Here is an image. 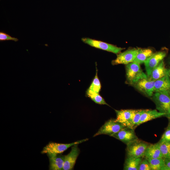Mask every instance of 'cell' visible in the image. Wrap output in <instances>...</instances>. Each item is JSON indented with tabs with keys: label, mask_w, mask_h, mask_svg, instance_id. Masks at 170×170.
Returning a JSON list of instances; mask_svg holds the SVG:
<instances>
[{
	"label": "cell",
	"mask_w": 170,
	"mask_h": 170,
	"mask_svg": "<svg viewBox=\"0 0 170 170\" xmlns=\"http://www.w3.org/2000/svg\"><path fill=\"white\" fill-rule=\"evenodd\" d=\"M152 96L157 110L165 114L166 116L168 115L170 109V93L155 92Z\"/></svg>",
	"instance_id": "cell-1"
},
{
	"label": "cell",
	"mask_w": 170,
	"mask_h": 170,
	"mask_svg": "<svg viewBox=\"0 0 170 170\" xmlns=\"http://www.w3.org/2000/svg\"><path fill=\"white\" fill-rule=\"evenodd\" d=\"M149 144L138 139L128 144L126 149L127 157L135 158L144 156L145 152Z\"/></svg>",
	"instance_id": "cell-2"
},
{
	"label": "cell",
	"mask_w": 170,
	"mask_h": 170,
	"mask_svg": "<svg viewBox=\"0 0 170 170\" xmlns=\"http://www.w3.org/2000/svg\"><path fill=\"white\" fill-rule=\"evenodd\" d=\"M88 139H86L69 144H61L50 142L43 148L41 151V153L60 154L74 145L79 144L87 141Z\"/></svg>",
	"instance_id": "cell-3"
},
{
	"label": "cell",
	"mask_w": 170,
	"mask_h": 170,
	"mask_svg": "<svg viewBox=\"0 0 170 170\" xmlns=\"http://www.w3.org/2000/svg\"><path fill=\"white\" fill-rule=\"evenodd\" d=\"M154 84L155 81L150 80L147 76L138 79L131 85L145 96L150 97L154 93Z\"/></svg>",
	"instance_id": "cell-4"
},
{
	"label": "cell",
	"mask_w": 170,
	"mask_h": 170,
	"mask_svg": "<svg viewBox=\"0 0 170 170\" xmlns=\"http://www.w3.org/2000/svg\"><path fill=\"white\" fill-rule=\"evenodd\" d=\"M126 71L127 80L131 84L138 79L147 76L143 71L140 64L135 62L126 65Z\"/></svg>",
	"instance_id": "cell-5"
},
{
	"label": "cell",
	"mask_w": 170,
	"mask_h": 170,
	"mask_svg": "<svg viewBox=\"0 0 170 170\" xmlns=\"http://www.w3.org/2000/svg\"><path fill=\"white\" fill-rule=\"evenodd\" d=\"M82 41L90 46L102 50L118 54L124 48L108 43L103 41L96 40L88 37L82 38Z\"/></svg>",
	"instance_id": "cell-6"
},
{
	"label": "cell",
	"mask_w": 170,
	"mask_h": 170,
	"mask_svg": "<svg viewBox=\"0 0 170 170\" xmlns=\"http://www.w3.org/2000/svg\"><path fill=\"white\" fill-rule=\"evenodd\" d=\"M125 127L116 121L115 119H111L106 122L93 137L101 134L107 135L112 136Z\"/></svg>",
	"instance_id": "cell-7"
},
{
	"label": "cell",
	"mask_w": 170,
	"mask_h": 170,
	"mask_svg": "<svg viewBox=\"0 0 170 170\" xmlns=\"http://www.w3.org/2000/svg\"><path fill=\"white\" fill-rule=\"evenodd\" d=\"M138 52V48L129 49L117 54L116 58L112 61L113 65L120 64L127 65L132 62L136 57Z\"/></svg>",
	"instance_id": "cell-8"
},
{
	"label": "cell",
	"mask_w": 170,
	"mask_h": 170,
	"mask_svg": "<svg viewBox=\"0 0 170 170\" xmlns=\"http://www.w3.org/2000/svg\"><path fill=\"white\" fill-rule=\"evenodd\" d=\"M166 52L161 51L154 53L144 62L145 70L148 76H150L152 70L166 57Z\"/></svg>",
	"instance_id": "cell-9"
},
{
	"label": "cell",
	"mask_w": 170,
	"mask_h": 170,
	"mask_svg": "<svg viewBox=\"0 0 170 170\" xmlns=\"http://www.w3.org/2000/svg\"><path fill=\"white\" fill-rule=\"evenodd\" d=\"M135 110H134L131 109L115 110L116 115L115 119L125 127L134 129L132 124V118Z\"/></svg>",
	"instance_id": "cell-10"
},
{
	"label": "cell",
	"mask_w": 170,
	"mask_h": 170,
	"mask_svg": "<svg viewBox=\"0 0 170 170\" xmlns=\"http://www.w3.org/2000/svg\"><path fill=\"white\" fill-rule=\"evenodd\" d=\"M112 137L121 141L127 145L138 139L134 131V129L125 127Z\"/></svg>",
	"instance_id": "cell-11"
},
{
	"label": "cell",
	"mask_w": 170,
	"mask_h": 170,
	"mask_svg": "<svg viewBox=\"0 0 170 170\" xmlns=\"http://www.w3.org/2000/svg\"><path fill=\"white\" fill-rule=\"evenodd\" d=\"M78 144H76L72 146L70 153L65 156L63 170H71L73 169L80 153Z\"/></svg>",
	"instance_id": "cell-12"
},
{
	"label": "cell",
	"mask_w": 170,
	"mask_h": 170,
	"mask_svg": "<svg viewBox=\"0 0 170 170\" xmlns=\"http://www.w3.org/2000/svg\"><path fill=\"white\" fill-rule=\"evenodd\" d=\"M49 160V170H62L63 169L65 156L60 154L47 153Z\"/></svg>",
	"instance_id": "cell-13"
},
{
	"label": "cell",
	"mask_w": 170,
	"mask_h": 170,
	"mask_svg": "<svg viewBox=\"0 0 170 170\" xmlns=\"http://www.w3.org/2000/svg\"><path fill=\"white\" fill-rule=\"evenodd\" d=\"M170 93V78L168 74L155 81L154 92Z\"/></svg>",
	"instance_id": "cell-14"
},
{
	"label": "cell",
	"mask_w": 170,
	"mask_h": 170,
	"mask_svg": "<svg viewBox=\"0 0 170 170\" xmlns=\"http://www.w3.org/2000/svg\"><path fill=\"white\" fill-rule=\"evenodd\" d=\"M168 74V69L165 66L163 60L152 70L150 76H148L150 80L155 81Z\"/></svg>",
	"instance_id": "cell-15"
},
{
	"label": "cell",
	"mask_w": 170,
	"mask_h": 170,
	"mask_svg": "<svg viewBox=\"0 0 170 170\" xmlns=\"http://www.w3.org/2000/svg\"><path fill=\"white\" fill-rule=\"evenodd\" d=\"M166 115L165 114L160 112L156 110H145L141 116L138 126L150 120Z\"/></svg>",
	"instance_id": "cell-16"
},
{
	"label": "cell",
	"mask_w": 170,
	"mask_h": 170,
	"mask_svg": "<svg viewBox=\"0 0 170 170\" xmlns=\"http://www.w3.org/2000/svg\"><path fill=\"white\" fill-rule=\"evenodd\" d=\"M144 156L147 159L163 158L157 143L148 145L146 149Z\"/></svg>",
	"instance_id": "cell-17"
},
{
	"label": "cell",
	"mask_w": 170,
	"mask_h": 170,
	"mask_svg": "<svg viewBox=\"0 0 170 170\" xmlns=\"http://www.w3.org/2000/svg\"><path fill=\"white\" fill-rule=\"evenodd\" d=\"M142 160V157H127L125 160L123 169L138 170L139 165Z\"/></svg>",
	"instance_id": "cell-18"
},
{
	"label": "cell",
	"mask_w": 170,
	"mask_h": 170,
	"mask_svg": "<svg viewBox=\"0 0 170 170\" xmlns=\"http://www.w3.org/2000/svg\"><path fill=\"white\" fill-rule=\"evenodd\" d=\"M153 53L151 49L139 48L138 53L133 62L140 64L144 63Z\"/></svg>",
	"instance_id": "cell-19"
},
{
	"label": "cell",
	"mask_w": 170,
	"mask_h": 170,
	"mask_svg": "<svg viewBox=\"0 0 170 170\" xmlns=\"http://www.w3.org/2000/svg\"><path fill=\"white\" fill-rule=\"evenodd\" d=\"M101 87V84L98 76L96 70V75L90 87L87 89V95L88 96L93 94L99 93Z\"/></svg>",
	"instance_id": "cell-20"
},
{
	"label": "cell",
	"mask_w": 170,
	"mask_h": 170,
	"mask_svg": "<svg viewBox=\"0 0 170 170\" xmlns=\"http://www.w3.org/2000/svg\"><path fill=\"white\" fill-rule=\"evenodd\" d=\"M157 143L163 158L170 157V143L160 139Z\"/></svg>",
	"instance_id": "cell-21"
},
{
	"label": "cell",
	"mask_w": 170,
	"mask_h": 170,
	"mask_svg": "<svg viewBox=\"0 0 170 170\" xmlns=\"http://www.w3.org/2000/svg\"><path fill=\"white\" fill-rule=\"evenodd\" d=\"M147 159L149 163L151 170H162L164 165L163 158Z\"/></svg>",
	"instance_id": "cell-22"
},
{
	"label": "cell",
	"mask_w": 170,
	"mask_h": 170,
	"mask_svg": "<svg viewBox=\"0 0 170 170\" xmlns=\"http://www.w3.org/2000/svg\"><path fill=\"white\" fill-rule=\"evenodd\" d=\"M145 110H135L132 118V124L134 129L138 126L141 116Z\"/></svg>",
	"instance_id": "cell-23"
},
{
	"label": "cell",
	"mask_w": 170,
	"mask_h": 170,
	"mask_svg": "<svg viewBox=\"0 0 170 170\" xmlns=\"http://www.w3.org/2000/svg\"><path fill=\"white\" fill-rule=\"evenodd\" d=\"M88 97L96 103L109 106L99 93L93 94L89 95Z\"/></svg>",
	"instance_id": "cell-24"
},
{
	"label": "cell",
	"mask_w": 170,
	"mask_h": 170,
	"mask_svg": "<svg viewBox=\"0 0 170 170\" xmlns=\"http://www.w3.org/2000/svg\"><path fill=\"white\" fill-rule=\"evenodd\" d=\"M6 40H12L17 42L19 39L14 37H13L6 33L3 31H0V41L2 42Z\"/></svg>",
	"instance_id": "cell-25"
},
{
	"label": "cell",
	"mask_w": 170,
	"mask_h": 170,
	"mask_svg": "<svg viewBox=\"0 0 170 170\" xmlns=\"http://www.w3.org/2000/svg\"><path fill=\"white\" fill-rule=\"evenodd\" d=\"M151 170L149 163L148 159H145L142 160L139 168L138 170Z\"/></svg>",
	"instance_id": "cell-26"
},
{
	"label": "cell",
	"mask_w": 170,
	"mask_h": 170,
	"mask_svg": "<svg viewBox=\"0 0 170 170\" xmlns=\"http://www.w3.org/2000/svg\"><path fill=\"white\" fill-rule=\"evenodd\" d=\"M165 142L170 143V127L168 126L161 139Z\"/></svg>",
	"instance_id": "cell-27"
},
{
	"label": "cell",
	"mask_w": 170,
	"mask_h": 170,
	"mask_svg": "<svg viewBox=\"0 0 170 170\" xmlns=\"http://www.w3.org/2000/svg\"><path fill=\"white\" fill-rule=\"evenodd\" d=\"M164 158V165L162 170H170V157Z\"/></svg>",
	"instance_id": "cell-28"
},
{
	"label": "cell",
	"mask_w": 170,
	"mask_h": 170,
	"mask_svg": "<svg viewBox=\"0 0 170 170\" xmlns=\"http://www.w3.org/2000/svg\"><path fill=\"white\" fill-rule=\"evenodd\" d=\"M165 116L167 117L168 120V126L170 127V115L168 114L166 115Z\"/></svg>",
	"instance_id": "cell-29"
},
{
	"label": "cell",
	"mask_w": 170,
	"mask_h": 170,
	"mask_svg": "<svg viewBox=\"0 0 170 170\" xmlns=\"http://www.w3.org/2000/svg\"><path fill=\"white\" fill-rule=\"evenodd\" d=\"M168 75L169 77L170 78V68L169 69H168Z\"/></svg>",
	"instance_id": "cell-30"
},
{
	"label": "cell",
	"mask_w": 170,
	"mask_h": 170,
	"mask_svg": "<svg viewBox=\"0 0 170 170\" xmlns=\"http://www.w3.org/2000/svg\"><path fill=\"white\" fill-rule=\"evenodd\" d=\"M170 65V57L169 58V61H168Z\"/></svg>",
	"instance_id": "cell-31"
},
{
	"label": "cell",
	"mask_w": 170,
	"mask_h": 170,
	"mask_svg": "<svg viewBox=\"0 0 170 170\" xmlns=\"http://www.w3.org/2000/svg\"><path fill=\"white\" fill-rule=\"evenodd\" d=\"M169 114L170 115V110H169V114Z\"/></svg>",
	"instance_id": "cell-32"
}]
</instances>
